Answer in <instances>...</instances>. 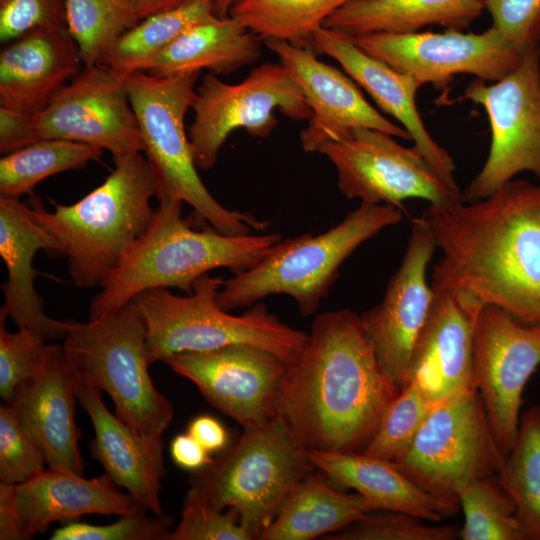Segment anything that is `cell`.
<instances>
[{
  "instance_id": "e0dca14e",
  "label": "cell",
  "mask_w": 540,
  "mask_h": 540,
  "mask_svg": "<svg viewBox=\"0 0 540 540\" xmlns=\"http://www.w3.org/2000/svg\"><path fill=\"white\" fill-rule=\"evenodd\" d=\"M165 363L243 428L262 427L276 418L275 395L287 364L267 350L232 344L177 354Z\"/></svg>"
},
{
  "instance_id": "f1b7e54d",
  "label": "cell",
  "mask_w": 540,
  "mask_h": 540,
  "mask_svg": "<svg viewBox=\"0 0 540 540\" xmlns=\"http://www.w3.org/2000/svg\"><path fill=\"white\" fill-rule=\"evenodd\" d=\"M483 10L484 0H352L329 16L323 26L349 37L412 33L433 25L463 31Z\"/></svg>"
},
{
  "instance_id": "ffe728a7",
  "label": "cell",
  "mask_w": 540,
  "mask_h": 540,
  "mask_svg": "<svg viewBox=\"0 0 540 540\" xmlns=\"http://www.w3.org/2000/svg\"><path fill=\"white\" fill-rule=\"evenodd\" d=\"M76 399V377L62 345L47 344L39 369L16 388L6 404L44 453L48 468L82 475Z\"/></svg>"
},
{
  "instance_id": "b9f144b4",
  "label": "cell",
  "mask_w": 540,
  "mask_h": 540,
  "mask_svg": "<svg viewBox=\"0 0 540 540\" xmlns=\"http://www.w3.org/2000/svg\"><path fill=\"white\" fill-rule=\"evenodd\" d=\"M145 510L121 515L116 522L93 525L70 522L56 529L51 540H165L171 531V516H147Z\"/></svg>"
},
{
  "instance_id": "277c9868",
  "label": "cell",
  "mask_w": 540,
  "mask_h": 540,
  "mask_svg": "<svg viewBox=\"0 0 540 540\" xmlns=\"http://www.w3.org/2000/svg\"><path fill=\"white\" fill-rule=\"evenodd\" d=\"M115 167L104 182L71 205L48 211L32 196L31 213L57 242L68 260L74 285L101 286L150 226L157 188L148 160L141 152L114 157Z\"/></svg>"
},
{
  "instance_id": "5bb4252c",
  "label": "cell",
  "mask_w": 540,
  "mask_h": 540,
  "mask_svg": "<svg viewBox=\"0 0 540 540\" xmlns=\"http://www.w3.org/2000/svg\"><path fill=\"white\" fill-rule=\"evenodd\" d=\"M370 128H355L343 138L325 143L318 152L333 163L338 188L348 198L403 209L404 200L418 198L430 205L462 201L450 183L414 147Z\"/></svg>"
},
{
  "instance_id": "4dcf8cb0",
  "label": "cell",
  "mask_w": 540,
  "mask_h": 540,
  "mask_svg": "<svg viewBox=\"0 0 540 540\" xmlns=\"http://www.w3.org/2000/svg\"><path fill=\"white\" fill-rule=\"evenodd\" d=\"M214 1L194 0L141 19L117 38L100 65L122 80L133 73L146 72L151 61L180 34L215 16Z\"/></svg>"
},
{
  "instance_id": "30bf717a",
  "label": "cell",
  "mask_w": 540,
  "mask_h": 540,
  "mask_svg": "<svg viewBox=\"0 0 540 540\" xmlns=\"http://www.w3.org/2000/svg\"><path fill=\"white\" fill-rule=\"evenodd\" d=\"M506 457L475 387L437 403L407 451L392 463L432 495L459 507L457 488L499 475Z\"/></svg>"
},
{
  "instance_id": "f546056e",
  "label": "cell",
  "mask_w": 540,
  "mask_h": 540,
  "mask_svg": "<svg viewBox=\"0 0 540 540\" xmlns=\"http://www.w3.org/2000/svg\"><path fill=\"white\" fill-rule=\"evenodd\" d=\"M371 511L364 497L342 492L315 469L291 490L258 539L311 540L340 531Z\"/></svg>"
},
{
  "instance_id": "2e32d148",
  "label": "cell",
  "mask_w": 540,
  "mask_h": 540,
  "mask_svg": "<svg viewBox=\"0 0 540 540\" xmlns=\"http://www.w3.org/2000/svg\"><path fill=\"white\" fill-rule=\"evenodd\" d=\"M367 54L409 74L421 85L446 88L457 74L487 82L510 73L521 55L490 27L482 33L446 29L443 32H376L351 37Z\"/></svg>"
},
{
  "instance_id": "7bdbcfd3",
  "label": "cell",
  "mask_w": 540,
  "mask_h": 540,
  "mask_svg": "<svg viewBox=\"0 0 540 540\" xmlns=\"http://www.w3.org/2000/svg\"><path fill=\"white\" fill-rule=\"evenodd\" d=\"M492 27L522 56L539 47L540 0H484Z\"/></svg>"
},
{
  "instance_id": "52a82bcc",
  "label": "cell",
  "mask_w": 540,
  "mask_h": 540,
  "mask_svg": "<svg viewBox=\"0 0 540 540\" xmlns=\"http://www.w3.org/2000/svg\"><path fill=\"white\" fill-rule=\"evenodd\" d=\"M402 211L388 204L361 202L324 233L281 239L255 266L223 280L218 304L231 311L250 307L269 295L285 294L296 301L303 316L314 314L342 263L362 243L400 223Z\"/></svg>"
},
{
  "instance_id": "d6a6232c",
  "label": "cell",
  "mask_w": 540,
  "mask_h": 540,
  "mask_svg": "<svg viewBox=\"0 0 540 540\" xmlns=\"http://www.w3.org/2000/svg\"><path fill=\"white\" fill-rule=\"evenodd\" d=\"M498 477L515 503L522 540H540V404L520 415L515 443Z\"/></svg>"
},
{
  "instance_id": "ee69618b",
  "label": "cell",
  "mask_w": 540,
  "mask_h": 540,
  "mask_svg": "<svg viewBox=\"0 0 540 540\" xmlns=\"http://www.w3.org/2000/svg\"><path fill=\"white\" fill-rule=\"evenodd\" d=\"M66 26L65 0H0V41L43 27Z\"/></svg>"
},
{
  "instance_id": "5b68a950",
  "label": "cell",
  "mask_w": 540,
  "mask_h": 540,
  "mask_svg": "<svg viewBox=\"0 0 540 540\" xmlns=\"http://www.w3.org/2000/svg\"><path fill=\"white\" fill-rule=\"evenodd\" d=\"M222 283L207 273L195 280L187 296L155 288L133 299L145 324L150 364L232 344L259 347L286 364L296 360L308 334L283 323L261 302L241 315L230 314L217 301Z\"/></svg>"
},
{
  "instance_id": "603a6c76",
  "label": "cell",
  "mask_w": 540,
  "mask_h": 540,
  "mask_svg": "<svg viewBox=\"0 0 540 540\" xmlns=\"http://www.w3.org/2000/svg\"><path fill=\"white\" fill-rule=\"evenodd\" d=\"M76 382L77 399L94 428L91 457L146 510L163 516L159 497L166 475L162 436L136 433L107 409L100 389L78 379Z\"/></svg>"
},
{
  "instance_id": "60d3db41",
  "label": "cell",
  "mask_w": 540,
  "mask_h": 540,
  "mask_svg": "<svg viewBox=\"0 0 540 540\" xmlns=\"http://www.w3.org/2000/svg\"><path fill=\"white\" fill-rule=\"evenodd\" d=\"M7 317L0 313V396L7 403L16 388L33 376L42 364L47 340L26 328L9 333Z\"/></svg>"
},
{
  "instance_id": "8fae6325",
  "label": "cell",
  "mask_w": 540,
  "mask_h": 540,
  "mask_svg": "<svg viewBox=\"0 0 540 540\" xmlns=\"http://www.w3.org/2000/svg\"><path fill=\"white\" fill-rule=\"evenodd\" d=\"M192 109L188 137L200 169L215 165L235 129L267 137L278 124L275 109L293 120H309L312 115L300 87L281 63H263L237 84H227L208 72L196 88Z\"/></svg>"
},
{
  "instance_id": "c3c4849f",
  "label": "cell",
  "mask_w": 540,
  "mask_h": 540,
  "mask_svg": "<svg viewBox=\"0 0 540 540\" xmlns=\"http://www.w3.org/2000/svg\"><path fill=\"white\" fill-rule=\"evenodd\" d=\"M140 21L152 14L174 9L194 0H127Z\"/></svg>"
},
{
  "instance_id": "8d00e7d4",
  "label": "cell",
  "mask_w": 540,
  "mask_h": 540,
  "mask_svg": "<svg viewBox=\"0 0 540 540\" xmlns=\"http://www.w3.org/2000/svg\"><path fill=\"white\" fill-rule=\"evenodd\" d=\"M436 404L418 383L408 381L361 453L393 462L410 447Z\"/></svg>"
},
{
  "instance_id": "7402d4cb",
  "label": "cell",
  "mask_w": 540,
  "mask_h": 540,
  "mask_svg": "<svg viewBox=\"0 0 540 540\" xmlns=\"http://www.w3.org/2000/svg\"><path fill=\"white\" fill-rule=\"evenodd\" d=\"M313 43L316 54L334 58L378 107L409 133L414 148L444 178L457 184L452 157L432 138L417 109L416 95L422 85L416 79L367 54L351 37L325 26L314 33Z\"/></svg>"
},
{
  "instance_id": "e575fe53",
  "label": "cell",
  "mask_w": 540,
  "mask_h": 540,
  "mask_svg": "<svg viewBox=\"0 0 540 540\" xmlns=\"http://www.w3.org/2000/svg\"><path fill=\"white\" fill-rule=\"evenodd\" d=\"M464 514L463 540H522L515 503L497 475L470 479L457 488Z\"/></svg>"
},
{
  "instance_id": "74e56055",
  "label": "cell",
  "mask_w": 540,
  "mask_h": 540,
  "mask_svg": "<svg viewBox=\"0 0 540 540\" xmlns=\"http://www.w3.org/2000/svg\"><path fill=\"white\" fill-rule=\"evenodd\" d=\"M414 515L390 510H374L346 528L329 534L326 540H454L456 525L431 526Z\"/></svg>"
},
{
  "instance_id": "7dc6e473",
  "label": "cell",
  "mask_w": 540,
  "mask_h": 540,
  "mask_svg": "<svg viewBox=\"0 0 540 540\" xmlns=\"http://www.w3.org/2000/svg\"><path fill=\"white\" fill-rule=\"evenodd\" d=\"M191 434L209 453L225 449L228 443V433L216 418L201 415L194 418L188 427Z\"/></svg>"
},
{
  "instance_id": "4316f807",
  "label": "cell",
  "mask_w": 540,
  "mask_h": 540,
  "mask_svg": "<svg viewBox=\"0 0 540 540\" xmlns=\"http://www.w3.org/2000/svg\"><path fill=\"white\" fill-rule=\"evenodd\" d=\"M314 467L336 488H352L374 510L399 511L426 521L439 522L456 514L458 507L424 490L391 461L361 452L306 451Z\"/></svg>"
},
{
  "instance_id": "1f68e13d",
  "label": "cell",
  "mask_w": 540,
  "mask_h": 540,
  "mask_svg": "<svg viewBox=\"0 0 540 540\" xmlns=\"http://www.w3.org/2000/svg\"><path fill=\"white\" fill-rule=\"evenodd\" d=\"M352 0H235L229 16L262 40L277 39L314 52V33Z\"/></svg>"
},
{
  "instance_id": "836d02e7",
  "label": "cell",
  "mask_w": 540,
  "mask_h": 540,
  "mask_svg": "<svg viewBox=\"0 0 540 540\" xmlns=\"http://www.w3.org/2000/svg\"><path fill=\"white\" fill-rule=\"evenodd\" d=\"M103 150L85 143L43 139L4 154L0 160V195L19 199L32 195L42 180L98 160Z\"/></svg>"
},
{
  "instance_id": "8992f818",
  "label": "cell",
  "mask_w": 540,
  "mask_h": 540,
  "mask_svg": "<svg viewBox=\"0 0 540 540\" xmlns=\"http://www.w3.org/2000/svg\"><path fill=\"white\" fill-rule=\"evenodd\" d=\"M200 74L137 72L124 80L155 178L156 197L168 196L189 204L212 228L226 235L265 231L268 221L224 207L198 175L184 119L195 100Z\"/></svg>"
},
{
  "instance_id": "d4e9b609",
  "label": "cell",
  "mask_w": 540,
  "mask_h": 540,
  "mask_svg": "<svg viewBox=\"0 0 540 540\" xmlns=\"http://www.w3.org/2000/svg\"><path fill=\"white\" fill-rule=\"evenodd\" d=\"M39 250L59 254L56 240L36 222L30 206L19 199L0 196V256L8 272L0 313L10 317L19 328L33 330L47 341L63 340L70 320L49 317L35 289L32 262Z\"/></svg>"
},
{
  "instance_id": "7a4b0ae2",
  "label": "cell",
  "mask_w": 540,
  "mask_h": 540,
  "mask_svg": "<svg viewBox=\"0 0 540 540\" xmlns=\"http://www.w3.org/2000/svg\"><path fill=\"white\" fill-rule=\"evenodd\" d=\"M422 216L442 251L433 292H465L540 326V185L510 180L484 199L430 205Z\"/></svg>"
},
{
  "instance_id": "7c38bea8",
  "label": "cell",
  "mask_w": 540,
  "mask_h": 540,
  "mask_svg": "<svg viewBox=\"0 0 540 540\" xmlns=\"http://www.w3.org/2000/svg\"><path fill=\"white\" fill-rule=\"evenodd\" d=\"M459 99L481 105L491 128L487 159L462 193L464 202L488 197L523 171L540 179V46L503 78L471 81Z\"/></svg>"
},
{
  "instance_id": "ab89813d",
  "label": "cell",
  "mask_w": 540,
  "mask_h": 540,
  "mask_svg": "<svg viewBox=\"0 0 540 540\" xmlns=\"http://www.w3.org/2000/svg\"><path fill=\"white\" fill-rule=\"evenodd\" d=\"M44 453L19 423L12 408L0 407V482L25 483L46 470Z\"/></svg>"
},
{
  "instance_id": "9c48e42d",
  "label": "cell",
  "mask_w": 540,
  "mask_h": 540,
  "mask_svg": "<svg viewBox=\"0 0 540 540\" xmlns=\"http://www.w3.org/2000/svg\"><path fill=\"white\" fill-rule=\"evenodd\" d=\"M316 468L279 418L244 428L238 441L193 472L190 486L221 509L234 508L258 539L291 490Z\"/></svg>"
},
{
  "instance_id": "4fadbf2b",
  "label": "cell",
  "mask_w": 540,
  "mask_h": 540,
  "mask_svg": "<svg viewBox=\"0 0 540 540\" xmlns=\"http://www.w3.org/2000/svg\"><path fill=\"white\" fill-rule=\"evenodd\" d=\"M21 148L43 139L69 140L114 157L144 152L125 81L102 65L84 67L35 114L19 115Z\"/></svg>"
},
{
  "instance_id": "681fc988",
  "label": "cell",
  "mask_w": 540,
  "mask_h": 540,
  "mask_svg": "<svg viewBox=\"0 0 540 540\" xmlns=\"http://www.w3.org/2000/svg\"><path fill=\"white\" fill-rule=\"evenodd\" d=\"M235 0H215L214 1V14L218 18H225L229 16L230 8Z\"/></svg>"
},
{
  "instance_id": "9a60e30c",
  "label": "cell",
  "mask_w": 540,
  "mask_h": 540,
  "mask_svg": "<svg viewBox=\"0 0 540 540\" xmlns=\"http://www.w3.org/2000/svg\"><path fill=\"white\" fill-rule=\"evenodd\" d=\"M540 366V326L519 322L493 305H483L473 343V385L488 422L507 457L518 433L522 394Z\"/></svg>"
},
{
  "instance_id": "ba28073f",
  "label": "cell",
  "mask_w": 540,
  "mask_h": 540,
  "mask_svg": "<svg viewBox=\"0 0 540 540\" xmlns=\"http://www.w3.org/2000/svg\"><path fill=\"white\" fill-rule=\"evenodd\" d=\"M62 347L76 379L106 392L121 421L138 434H164L174 408L151 379L145 324L134 301L100 320H70Z\"/></svg>"
},
{
  "instance_id": "44dd1931",
  "label": "cell",
  "mask_w": 540,
  "mask_h": 540,
  "mask_svg": "<svg viewBox=\"0 0 540 540\" xmlns=\"http://www.w3.org/2000/svg\"><path fill=\"white\" fill-rule=\"evenodd\" d=\"M482 306L465 292H434L430 314L413 350L407 382L418 383L437 403L474 387V330Z\"/></svg>"
},
{
  "instance_id": "484cf974",
  "label": "cell",
  "mask_w": 540,
  "mask_h": 540,
  "mask_svg": "<svg viewBox=\"0 0 540 540\" xmlns=\"http://www.w3.org/2000/svg\"><path fill=\"white\" fill-rule=\"evenodd\" d=\"M106 474L86 479L69 471L46 469L33 479L15 485L18 510L28 539L53 522L84 515H125L146 510L129 493H123Z\"/></svg>"
},
{
  "instance_id": "6da1fadb",
  "label": "cell",
  "mask_w": 540,
  "mask_h": 540,
  "mask_svg": "<svg viewBox=\"0 0 540 540\" xmlns=\"http://www.w3.org/2000/svg\"><path fill=\"white\" fill-rule=\"evenodd\" d=\"M401 388L387 374L349 309L321 313L287 364L275 413L306 451L362 452Z\"/></svg>"
},
{
  "instance_id": "3957f363",
  "label": "cell",
  "mask_w": 540,
  "mask_h": 540,
  "mask_svg": "<svg viewBox=\"0 0 540 540\" xmlns=\"http://www.w3.org/2000/svg\"><path fill=\"white\" fill-rule=\"evenodd\" d=\"M158 200L146 232L91 300L90 321L113 314L150 289L178 288L190 294L195 280L211 270L244 272L282 239L274 232L226 235L214 228L194 230L182 218V201L168 196Z\"/></svg>"
},
{
  "instance_id": "ac0fdd59",
  "label": "cell",
  "mask_w": 540,
  "mask_h": 540,
  "mask_svg": "<svg viewBox=\"0 0 540 540\" xmlns=\"http://www.w3.org/2000/svg\"><path fill=\"white\" fill-rule=\"evenodd\" d=\"M436 247L427 220L414 218L401 265L383 300L360 315L380 363L400 388L408 380L413 350L433 305L426 273Z\"/></svg>"
},
{
  "instance_id": "d6986e66",
  "label": "cell",
  "mask_w": 540,
  "mask_h": 540,
  "mask_svg": "<svg viewBox=\"0 0 540 540\" xmlns=\"http://www.w3.org/2000/svg\"><path fill=\"white\" fill-rule=\"evenodd\" d=\"M264 43L290 72L312 111L309 124L300 133L305 152H317L325 143L339 140L355 128L411 140L401 125L388 120L365 99L348 74L318 60L315 52L277 39Z\"/></svg>"
},
{
  "instance_id": "cb8c5ba5",
  "label": "cell",
  "mask_w": 540,
  "mask_h": 540,
  "mask_svg": "<svg viewBox=\"0 0 540 540\" xmlns=\"http://www.w3.org/2000/svg\"><path fill=\"white\" fill-rule=\"evenodd\" d=\"M83 65L78 45L66 26L31 30L0 53V107L35 114Z\"/></svg>"
},
{
  "instance_id": "83f0119b",
  "label": "cell",
  "mask_w": 540,
  "mask_h": 540,
  "mask_svg": "<svg viewBox=\"0 0 540 540\" xmlns=\"http://www.w3.org/2000/svg\"><path fill=\"white\" fill-rule=\"evenodd\" d=\"M261 40L237 19L213 16L180 34L151 61L146 72L156 76L202 70L229 74L260 57Z\"/></svg>"
},
{
  "instance_id": "bcb514c9",
  "label": "cell",
  "mask_w": 540,
  "mask_h": 540,
  "mask_svg": "<svg viewBox=\"0 0 540 540\" xmlns=\"http://www.w3.org/2000/svg\"><path fill=\"white\" fill-rule=\"evenodd\" d=\"M0 539L27 540L18 510L15 485L0 482Z\"/></svg>"
},
{
  "instance_id": "d590c367",
  "label": "cell",
  "mask_w": 540,
  "mask_h": 540,
  "mask_svg": "<svg viewBox=\"0 0 540 540\" xmlns=\"http://www.w3.org/2000/svg\"><path fill=\"white\" fill-rule=\"evenodd\" d=\"M65 21L88 68L100 65L117 38L139 20L127 0H65Z\"/></svg>"
},
{
  "instance_id": "f6af8a7d",
  "label": "cell",
  "mask_w": 540,
  "mask_h": 540,
  "mask_svg": "<svg viewBox=\"0 0 540 540\" xmlns=\"http://www.w3.org/2000/svg\"><path fill=\"white\" fill-rule=\"evenodd\" d=\"M170 453L175 464L196 472L214 460L210 453L188 432L177 435L171 442Z\"/></svg>"
},
{
  "instance_id": "f35d334b",
  "label": "cell",
  "mask_w": 540,
  "mask_h": 540,
  "mask_svg": "<svg viewBox=\"0 0 540 540\" xmlns=\"http://www.w3.org/2000/svg\"><path fill=\"white\" fill-rule=\"evenodd\" d=\"M214 505L190 486L181 509V519L165 540H252L234 508Z\"/></svg>"
}]
</instances>
